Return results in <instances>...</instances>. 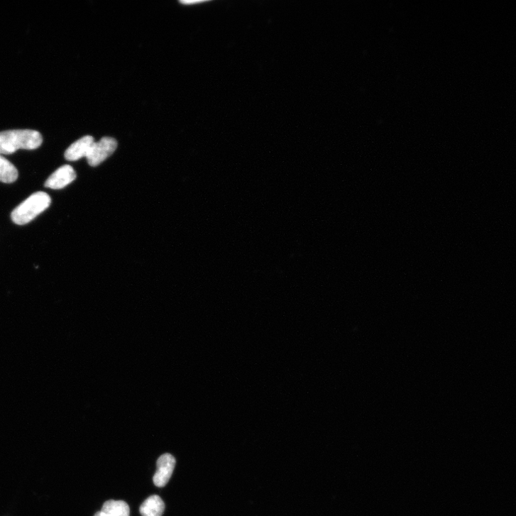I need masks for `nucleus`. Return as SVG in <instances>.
I'll return each instance as SVG.
<instances>
[{
  "label": "nucleus",
  "mask_w": 516,
  "mask_h": 516,
  "mask_svg": "<svg viewBox=\"0 0 516 516\" xmlns=\"http://www.w3.org/2000/svg\"><path fill=\"white\" fill-rule=\"evenodd\" d=\"M43 143L40 132L31 129H16L0 132V154L11 155L18 150H36Z\"/></svg>",
  "instance_id": "nucleus-1"
},
{
  "label": "nucleus",
  "mask_w": 516,
  "mask_h": 516,
  "mask_svg": "<svg viewBox=\"0 0 516 516\" xmlns=\"http://www.w3.org/2000/svg\"><path fill=\"white\" fill-rule=\"evenodd\" d=\"M50 204L51 198L47 193H34L13 211L12 220L17 225H26L47 209Z\"/></svg>",
  "instance_id": "nucleus-2"
},
{
  "label": "nucleus",
  "mask_w": 516,
  "mask_h": 516,
  "mask_svg": "<svg viewBox=\"0 0 516 516\" xmlns=\"http://www.w3.org/2000/svg\"><path fill=\"white\" fill-rule=\"evenodd\" d=\"M118 143L111 137H104L99 142H94L87 156L88 163L97 167L114 154L117 149Z\"/></svg>",
  "instance_id": "nucleus-3"
},
{
  "label": "nucleus",
  "mask_w": 516,
  "mask_h": 516,
  "mask_svg": "<svg viewBox=\"0 0 516 516\" xmlns=\"http://www.w3.org/2000/svg\"><path fill=\"white\" fill-rule=\"evenodd\" d=\"M176 466V459L170 454L160 456L157 462V472L153 478L155 485L165 487L170 481Z\"/></svg>",
  "instance_id": "nucleus-4"
},
{
  "label": "nucleus",
  "mask_w": 516,
  "mask_h": 516,
  "mask_svg": "<svg viewBox=\"0 0 516 516\" xmlns=\"http://www.w3.org/2000/svg\"><path fill=\"white\" fill-rule=\"evenodd\" d=\"M77 179V173L70 165H64L54 172L47 180L45 187L53 190H60Z\"/></svg>",
  "instance_id": "nucleus-5"
},
{
  "label": "nucleus",
  "mask_w": 516,
  "mask_h": 516,
  "mask_svg": "<svg viewBox=\"0 0 516 516\" xmlns=\"http://www.w3.org/2000/svg\"><path fill=\"white\" fill-rule=\"evenodd\" d=\"M94 138L92 136H85L72 143L65 153V158L67 161H77L87 158Z\"/></svg>",
  "instance_id": "nucleus-6"
},
{
  "label": "nucleus",
  "mask_w": 516,
  "mask_h": 516,
  "mask_svg": "<svg viewBox=\"0 0 516 516\" xmlns=\"http://www.w3.org/2000/svg\"><path fill=\"white\" fill-rule=\"evenodd\" d=\"M165 510V504L164 501L157 495L147 498L139 508L142 516H162Z\"/></svg>",
  "instance_id": "nucleus-7"
},
{
  "label": "nucleus",
  "mask_w": 516,
  "mask_h": 516,
  "mask_svg": "<svg viewBox=\"0 0 516 516\" xmlns=\"http://www.w3.org/2000/svg\"><path fill=\"white\" fill-rule=\"evenodd\" d=\"M100 512L101 516H130V507L123 500H108Z\"/></svg>",
  "instance_id": "nucleus-8"
},
{
  "label": "nucleus",
  "mask_w": 516,
  "mask_h": 516,
  "mask_svg": "<svg viewBox=\"0 0 516 516\" xmlns=\"http://www.w3.org/2000/svg\"><path fill=\"white\" fill-rule=\"evenodd\" d=\"M18 177L16 168L1 154H0V182L4 183L15 182Z\"/></svg>",
  "instance_id": "nucleus-9"
},
{
  "label": "nucleus",
  "mask_w": 516,
  "mask_h": 516,
  "mask_svg": "<svg viewBox=\"0 0 516 516\" xmlns=\"http://www.w3.org/2000/svg\"><path fill=\"white\" fill-rule=\"evenodd\" d=\"M204 2V1H202V0H201V1H200V0H198V1H196V0H194V1H191V0H189V1H181V4H185V5H192V4H202Z\"/></svg>",
  "instance_id": "nucleus-10"
},
{
  "label": "nucleus",
  "mask_w": 516,
  "mask_h": 516,
  "mask_svg": "<svg viewBox=\"0 0 516 516\" xmlns=\"http://www.w3.org/2000/svg\"><path fill=\"white\" fill-rule=\"evenodd\" d=\"M94 516H101V512H100V511L97 512V513L95 514V515H94Z\"/></svg>",
  "instance_id": "nucleus-11"
}]
</instances>
